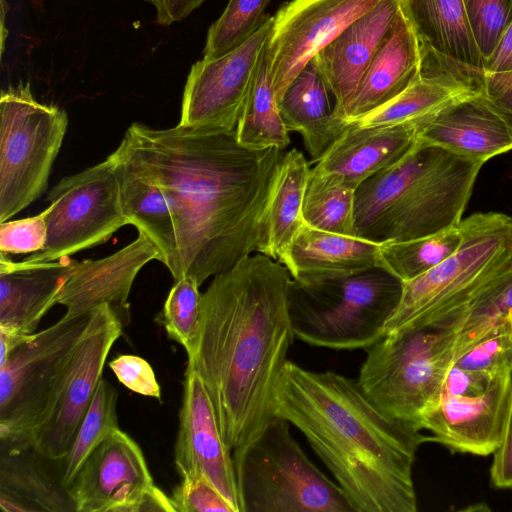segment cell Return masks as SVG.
I'll return each mask as SVG.
<instances>
[{
    "label": "cell",
    "mask_w": 512,
    "mask_h": 512,
    "mask_svg": "<svg viewBox=\"0 0 512 512\" xmlns=\"http://www.w3.org/2000/svg\"><path fill=\"white\" fill-rule=\"evenodd\" d=\"M161 191L175 233L174 280L201 286L265 254L267 210L285 150L242 146L234 131L133 123L116 149Z\"/></svg>",
    "instance_id": "1"
},
{
    "label": "cell",
    "mask_w": 512,
    "mask_h": 512,
    "mask_svg": "<svg viewBox=\"0 0 512 512\" xmlns=\"http://www.w3.org/2000/svg\"><path fill=\"white\" fill-rule=\"evenodd\" d=\"M291 280L286 266L256 253L215 275L202 294L198 348L187 364L200 374L233 456L275 416L277 385L295 338Z\"/></svg>",
    "instance_id": "2"
},
{
    "label": "cell",
    "mask_w": 512,
    "mask_h": 512,
    "mask_svg": "<svg viewBox=\"0 0 512 512\" xmlns=\"http://www.w3.org/2000/svg\"><path fill=\"white\" fill-rule=\"evenodd\" d=\"M274 415L306 438L354 512H416L413 465L429 436L385 415L357 379L287 361Z\"/></svg>",
    "instance_id": "3"
},
{
    "label": "cell",
    "mask_w": 512,
    "mask_h": 512,
    "mask_svg": "<svg viewBox=\"0 0 512 512\" xmlns=\"http://www.w3.org/2000/svg\"><path fill=\"white\" fill-rule=\"evenodd\" d=\"M484 164L416 141L356 188V236L385 243L458 226Z\"/></svg>",
    "instance_id": "4"
},
{
    "label": "cell",
    "mask_w": 512,
    "mask_h": 512,
    "mask_svg": "<svg viewBox=\"0 0 512 512\" xmlns=\"http://www.w3.org/2000/svg\"><path fill=\"white\" fill-rule=\"evenodd\" d=\"M458 249L422 275L402 283L384 337L448 324L512 267V216L477 212L459 223ZM383 337V338H384Z\"/></svg>",
    "instance_id": "5"
},
{
    "label": "cell",
    "mask_w": 512,
    "mask_h": 512,
    "mask_svg": "<svg viewBox=\"0 0 512 512\" xmlns=\"http://www.w3.org/2000/svg\"><path fill=\"white\" fill-rule=\"evenodd\" d=\"M402 282L376 267L343 278L298 281L288 289L295 338L334 350L369 349L384 337Z\"/></svg>",
    "instance_id": "6"
},
{
    "label": "cell",
    "mask_w": 512,
    "mask_h": 512,
    "mask_svg": "<svg viewBox=\"0 0 512 512\" xmlns=\"http://www.w3.org/2000/svg\"><path fill=\"white\" fill-rule=\"evenodd\" d=\"M274 416L233 456L242 512H354L339 485L306 456Z\"/></svg>",
    "instance_id": "7"
},
{
    "label": "cell",
    "mask_w": 512,
    "mask_h": 512,
    "mask_svg": "<svg viewBox=\"0 0 512 512\" xmlns=\"http://www.w3.org/2000/svg\"><path fill=\"white\" fill-rule=\"evenodd\" d=\"M456 338L455 320L384 337L366 350L357 381L385 415L421 430L423 412L455 363Z\"/></svg>",
    "instance_id": "8"
},
{
    "label": "cell",
    "mask_w": 512,
    "mask_h": 512,
    "mask_svg": "<svg viewBox=\"0 0 512 512\" xmlns=\"http://www.w3.org/2000/svg\"><path fill=\"white\" fill-rule=\"evenodd\" d=\"M67 126L66 112L36 101L28 84L1 92V223L10 220L46 190Z\"/></svg>",
    "instance_id": "9"
},
{
    "label": "cell",
    "mask_w": 512,
    "mask_h": 512,
    "mask_svg": "<svg viewBox=\"0 0 512 512\" xmlns=\"http://www.w3.org/2000/svg\"><path fill=\"white\" fill-rule=\"evenodd\" d=\"M121 334L122 321L110 304L89 313L85 328L58 370L28 437L27 450L52 461L67 455L102 378L108 354Z\"/></svg>",
    "instance_id": "10"
},
{
    "label": "cell",
    "mask_w": 512,
    "mask_h": 512,
    "mask_svg": "<svg viewBox=\"0 0 512 512\" xmlns=\"http://www.w3.org/2000/svg\"><path fill=\"white\" fill-rule=\"evenodd\" d=\"M45 247L23 263L59 260L107 241L129 224L124 214L120 183L112 159L60 180L48 193Z\"/></svg>",
    "instance_id": "11"
},
{
    "label": "cell",
    "mask_w": 512,
    "mask_h": 512,
    "mask_svg": "<svg viewBox=\"0 0 512 512\" xmlns=\"http://www.w3.org/2000/svg\"><path fill=\"white\" fill-rule=\"evenodd\" d=\"M88 315H64L34 333L0 365V438L6 453L27 450L28 437L58 370L85 328Z\"/></svg>",
    "instance_id": "12"
},
{
    "label": "cell",
    "mask_w": 512,
    "mask_h": 512,
    "mask_svg": "<svg viewBox=\"0 0 512 512\" xmlns=\"http://www.w3.org/2000/svg\"><path fill=\"white\" fill-rule=\"evenodd\" d=\"M67 492L77 512L175 511L138 444L120 428L88 456Z\"/></svg>",
    "instance_id": "13"
},
{
    "label": "cell",
    "mask_w": 512,
    "mask_h": 512,
    "mask_svg": "<svg viewBox=\"0 0 512 512\" xmlns=\"http://www.w3.org/2000/svg\"><path fill=\"white\" fill-rule=\"evenodd\" d=\"M272 25L273 16H269L234 50L212 60L202 59L191 67L179 125L210 131L236 129Z\"/></svg>",
    "instance_id": "14"
},
{
    "label": "cell",
    "mask_w": 512,
    "mask_h": 512,
    "mask_svg": "<svg viewBox=\"0 0 512 512\" xmlns=\"http://www.w3.org/2000/svg\"><path fill=\"white\" fill-rule=\"evenodd\" d=\"M381 0H291L273 16L268 39L278 103L302 68Z\"/></svg>",
    "instance_id": "15"
},
{
    "label": "cell",
    "mask_w": 512,
    "mask_h": 512,
    "mask_svg": "<svg viewBox=\"0 0 512 512\" xmlns=\"http://www.w3.org/2000/svg\"><path fill=\"white\" fill-rule=\"evenodd\" d=\"M175 464L180 476L202 475L242 512L233 455L220 430L208 390L197 370L187 364Z\"/></svg>",
    "instance_id": "16"
},
{
    "label": "cell",
    "mask_w": 512,
    "mask_h": 512,
    "mask_svg": "<svg viewBox=\"0 0 512 512\" xmlns=\"http://www.w3.org/2000/svg\"><path fill=\"white\" fill-rule=\"evenodd\" d=\"M512 376L497 379L484 392L453 395L440 392L421 416L430 442L452 453L488 456L498 447L508 411Z\"/></svg>",
    "instance_id": "17"
},
{
    "label": "cell",
    "mask_w": 512,
    "mask_h": 512,
    "mask_svg": "<svg viewBox=\"0 0 512 512\" xmlns=\"http://www.w3.org/2000/svg\"><path fill=\"white\" fill-rule=\"evenodd\" d=\"M152 260L162 262L155 244L143 233L112 255L75 263L56 298L66 308V317L88 315L102 304L127 307L133 282L139 271Z\"/></svg>",
    "instance_id": "18"
},
{
    "label": "cell",
    "mask_w": 512,
    "mask_h": 512,
    "mask_svg": "<svg viewBox=\"0 0 512 512\" xmlns=\"http://www.w3.org/2000/svg\"><path fill=\"white\" fill-rule=\"evenodd\" d=\"M400 11L399 0H381L315 56L334 97L337 118L342 119L345 108Z\"/></svg>",
    "instance_id": "19"
},
{
    "label": "cell",
    "mask_w": 512,
    "mask_h": 512,
    "mask_svg": "<svg viewBox=\"0 0 512 512\" xmlns=\"http://www.w3.org/2000/svg\"><path fill=\"white\" fill-rule=\"evenodd\" d=\"M76 261L70 257L41 263L15 262L0 255V327L32 335L56 304Z\"/></svg>",
    "instance_id": "20"
},
{
    "label": "cell",
    "mask_w": 512,
    "mask_h": 512,
    "mask_svg": "<svg viewBox=\"0 0 512 512\" xmlns=\"http://www.w3.org/2000/svg\"><path fill=\"white\" fill-rule=\"evenodd\" d=\"M417 141L486 163L512 150V135L481 92L462 100L418 128Z\"/></svg>",
    "instance_id": "21"
},
{
    "label": "cell",
    "mask_w": 512,
    "mask_h": 512,
    "mask_svg": "<svg viewBox=\"0 0 512 512\" xmlns=\"http://www.w3.org/2000/svg\"><path fill=\"white\" fill-rule=\"evenodd\" d=\"M421 64L420 41L401 9L342 119L349 124L393 99L418 76Z\"/></svg>",
    "instance_id": "22"
},
{
    "label": "cell",
    "mask_w": 512,
    "mask_h": 512,
    "mask_svg": "<svg viewBox=\"0 0 512 512\" xmlns=\"http://www.w3.org/2000/svg\"><path fill=\"white\" fill-rule=\"evenodd\" d=\"M412 124L346 130L317 161L316 170L340 176L356 189L362 182L405 156L417 141Z\"/></svg>",
    "instance_id": "23"
},
{
    "label": "cell",
    "mask_w": 512,
    "mask_h": 512,
    "mask_svg": "<svg viewBox=\"0 0 512 512\" xmlns=\"http://www.w3.org/2000/svg\"><path fill=\"white\" fill-rule=\"evenodd\" d=\"M380 246L304 222L291 244L287 269L293 279L304 282L348 277L380 267Z\"/></svg>",
    "instance_id": "24"
},
{
    "label": "cell",
    "mask_w": 512,
    "mask_h": 512,
    "mask_svg": "<svg viewBox=\"0 0 512 512\" xmlns=\"http://www.w3.org/2000/svg\"><path fill=\"white\" fill-rule=\"evenodd\" d=\"M329 87L315 57L287 87L279 109L288 131L301 134L312 161H318L349 125L334 114Z\"/></svg>",
    "instance_id": "25"
},
{
    "label": "cell",
    "mask_w": 512,
    "mask_h": 512,
    "mask_svg": "<svg viewBox=\"0 0 512 512\" xmlns=\"http://www.w3.org/2000/svg\"><path fill=\"white\" fill-rule=\"evenodd\" d=\"M421 46L458 62L484 69L463 0H399Z\"/></svg>",
    "instance_id": "26"
},
{
    "label": "cell",
    "mask_w": 512,
    "mask_h": 512,
    "mask_svg": "<svg viewBox=\"0 0 512 512\" xmlns=\"http://www.w3.org/2000/svg\"><path fill=\"white\" fill-rule=\"evenodd\" d=\"M109 157L116 168L128 223L155 244L161 253L162 263L170 271L175 260V233L164 196L153 182L117 150Z\"/></svg>",
    "instance_id": "27"
},
{
    "label": "cell",
    "mask_w": 512,
    "mask_h": 512,
    "mask_svg": "<svg viewBox=\"0 0 512 512\" xmlns=\"http://www.w3.org/2000/svg\"><path fill=\"white\" fill-rule=\"evenodd\" d=\"M310 170L301 151L294 148L285 152L268 205L264 255L286 267L291 244L304 223L303 201Z\"/></svg>",
    "instance_id": "28"
},
{
    "label": "cell",
    "mask_w": 512,
    "mask_h": 512,
    "mask_svg": "<svg viewBox=\"0 0 512 512\" xmlns=\"http://www.w3.org/2000/svg\"><path fill=\"white\" fill-rule=\"evenodd\" d=\"M268 39L261 50L235 133L237 141L246 148L285 150L290 143L289 131L274 89Z\"/></svg>",
    "instance_id": "29"
},
{
    "label": "cell",
    "mask_w": 512,
    "mask_h": 512,
    "mask_svg": "<svg viewBox=\"0 0 512 512\" xmlns=\"http://www.w3.org/2000/svg\"><path fill=\"white\" fill-rule=\"evenodd\" d=\"M26 451L1 458L0 504L3 511H75L62 484H56Z\"/></svg>",
    "instance_id": "30"
},
{
    "label": "cell",
    "mask_w": 512,
    "mask_h": 512,
    "mask_svg": "<svg viewBox=\"0 0 512 512\" xmlns=\"http://www.w3.org/2000/svg\"><path fill=\"white\" fill-rule=\"evenodd\" d=\"M355 191L340 176L312 168L303 201V219L319 230L356 236Z\"/></svg>",
    "instance_id": "31"
},
{
    "label": "cell",
    "mask_w": 512,
    "mask_h": 512,
    "mask_svg": "<svg viewBox=\"0 0 512 512\" xmlns=\"http://www.w3.org/2000/svg\"><path fill=\"white\" fill-rule=\"evenodd\" d=\"M462 241L458 226L419 238L381 243L380 268L410 281L452 255Z\"/></svg>",
    "instance_id": "32"
},
{
    "label": "cell",
    "mask_w": 512,
    "mask_h": 512,
    "mask_svg": "<svg viewBox=\"0 0 512 512\" xmlns=\"http://www.w3.org/2000/svg\"><path fill=\"white\" fill-rule=\"evenodd\" d=\"M512 320V267L495 278L456 318V359ZM456 361V360H455Z\"/></svg>",
    "instance_id": "33"
},
{
    "label": "cell",
    "mask_w": 512,
    "mask_h": 512,
    "mask_svg": "<svg viewBox=\"0 0 512 512\" xmlns=\"http://www.w3.org/2000/svg\"><path fill=\"white\" fill-rule=\"evenodd\" d=\"M118 393L101 378L91 403L76 431L67 455L61 460L60 481L65 489L92 451L114 430L118 429L116 412Z\"/></svg>",
    "instance_id": "34"
},
{
    "label": "cell",
    "mask_w": 512,
    "mask_h": 512,
    "mask_svg": "<svg viewBox=\"0 0 512 512\" xmlns=\"http://www.w3.org/2000/svg\"><path fill=\"white\" fill-rule=\"evenodd\" d=\"M199 287L189 276L175 280L158 319L169 338L183 346L188 359L195 356L200 338L202 294Z\"/></svg>",
    "instance_id": "35"
},
{
    "label": "cell",
    "mask_w": 512,
    "mask_h": 512,
    "mask_svg": "<svg viewBox=\"0 0 512 512\" xmlns=\"http://www.w3.org/2000/svg\"><path fill=\"white\" fill-rule=\"evenodd\" d=\"M271 0H229L222 15L210 26L203 51L205 60L221 57L252 36L269 15Z\"/></svg>",
    "instance_id": "36"
},
{
    "label": "cell",
    "mask_w": 512,
    "mask_h": 512,
    "mask_svg": "<svg viewBox=\"0 0 512 512\" xmlns=\"http://www.w3.org/2000/svg\"><path fill=\"white\" fill-rule=\"evenodd\" d=\"M463 3L472 37L485 63L512 21V0H463Z\"/></svg>",
    "instance_id": "37"
},
{
    "label": "cell",
    "mask_w": 512,
    "mask_h": 512,
    "mask_svg": "<svg viewBox=\"0 0 512 512\" xmlns=\"http://www.w3.org/2000/svg\"><path fill=\"white\" fill-rule=\"evenodd\" d=\"M456 366L493 379L512 376V335L510 324L482 338L466 349Z\"/></svg>",
    "instance_id": "38"
},
{
    "label": "cell",
    "mask_w": 512,
    "mask_h": 512,
    "mask_svg": "<svg viewBox=\"0 0 512 512\" xmlns=\"http://www.w3.org/2000/svg\"><path fill=\"white\" fill-rule=\"evenodd\" d=\"M49 205L38 215L0 224V252L27 254L41 251L47 241Z\"/></svg>",
    "instance_id": "39"
},
{
    "label": "cell",
    "mask_w": 512,
    "mask_h": 512,
    "mask_svg": "<svg viewBox=\"0 0 512 512\" xmlns=\"http://www.w3.org/2000/svg\"><path fill=\"white\" fill-rule=\"evenodd\" d=\"M171 500L176 512H236L231 503L202 475L181 476Z\"/></svg>",
    "instance_id": "40"
},
{
    "label": "cell",
    "mask_w": 512,
    "mask_h": 512,
    "mask_svg": "<svg viewBox=\"0 0 512 512\" xmlns=\"http://www.w3.org/2000/svg\"><path fill=\"white\" fill-rule=\"evenodd\" d=\"M118 381L129 390L144 396L161 398V389L150 364L135 355H119L109 362Z\"/></svg>",
    "instance_id": "41"
},
{
    "label": "cell",
    "mask_w": 512,
    "mask_h": 512,
    "mask_svg": "<svg viewBox=\"0 0 512 512\" xmlns=\"http://www.w3.org/2000/svg\"><path fill=\"white\" fill-rule=\"evenodd\" d=\"M481 94L501 117L512 135V71L484 70Z\"/></svg>",
    "instance_id": "42"
},
{
    "label": "cell",
    "mask_w": 512,
    "mask_h": 512,
    "mask_svg": "<svg viewBox=\"0 0 512 512\" xmlns=\"http://www.w3.org/2000/svg\"><path fill=\"white\" fill-rule=\"evenodd\" d=\"M492 455V486L498 489H512V389L500 443Z\"/></svg>",
    "instance_id": "43"
},
{
    "label": "cell",
    "mask_w": 512,
    "mask_h": 512,
    "mask_svg": "<svg viewBox=\"0 0 512 512\" xmlns=\"http://www.w3.org/2000/svg\"><path fill=\"white\" fill-rule=\"evenodd\" d=\"M156 8V21L162 26L185 19L205 0H147Z\"/></svg>",
    "instance_id": "44"
},
{
    "label": "cell",
    "mask_w": 512,
    "mask_h": 512,
    "mask_svg": "<svg viewBox=\"0 0 512 512\" xmlns=\"http://www.w3.org/2000/svg\"><path fill=\"white\" fill-rule=\"evenodd\" d=\"M485 71H512V21L502 34L493 53L485 62Z\"/></svg>",
    "instance_id": "45"
},
{
    "label": "cell",
    "mask_w": 512,
    "mask_h": 512,
    "mask_svg": "<svg viewBox=\"0 0 512 512\" xmlns=\"http://www.w3.org/2000/svg\"><path fill=\"white\" fill-rule=\"evenodd\" d=\"M32 335H24L3 327H0V365L3 364L11 353L23 343L32 338Z\"/></svg>",
    "instance_id": "46"
},
{
    "label": "cell",
    "mask_w": 512,
    "mask_h": 512,
    "mask_svg": "<svg viewBox=\"0 0 512 512\" xmlns=\"http://www.w3.org/2000/svg\"><path fill=\"white\" fill-rule=\"evenodd\" d=\"M5 12H6V2L5 0H1V26H2V44H1V51L4 50V42L6 38L7 31L5 30Z\"/></svg>",
    "instance_id": "47"
},
{
    "label": "cell",
    "mask_w": 512,
    "mask_h": 512,
    "mask_svg": "<svg viewBox=\"0 0 512 512\" xmlns=\"http://www.w3.org/2000/svg\"><path fill=\"white\" fill-rule=\"evenodd\" d=\"M510 329H511V335H512V320L510 321Z\"/></svg>",
    "instance_id": "48"
}]
</instances>
